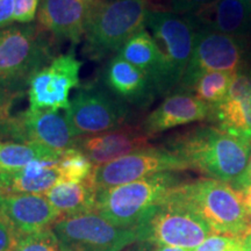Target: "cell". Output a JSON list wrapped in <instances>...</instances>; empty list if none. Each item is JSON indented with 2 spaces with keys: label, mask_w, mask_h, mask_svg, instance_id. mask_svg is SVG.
Segmentation results:
<instances>
[{
  "label": "cell",
  "mask_w": 251,
  "mask_h": 251,
  "mask_svg": "<svg viewBox=\"0 0 251 251\" xmlns=\"http://www.w3.org/2000/svg\"><path fill=\"white\" fill-rule=\"evenodd\" d=\"M193 251H244L241 236L212 234Z\"/></svg>",
  "instance_id": "28"
},
{
  "label": "cell",
  "mask_w": 251,
  "mask_h": 251,
  "mask_svg": "<svg viewBox=\"0 0 251 251\" xmlns=\"http://www.w3.org/2000/svg\"><path fill=\"white\" fill-rule=\"evenodd\" d=\"M249 185H251V155L249 161H248L246 170L233 181V187L237 191L243 190L244 187L249 186Z\"/></svg>",
  "instance_id": "33"
},
{
  "label": "cell",
  "mask_w": 251,
  "mask_h": 251,
  "mask_svg": "<svg viewBox=\"0 0 251 251\" xmlns=\"http://www.w3.org/2000/svg\"><path fill=\"white\" fill-rule=\"evenodd\" d=\"M61 251H122L141 242L137 227L121 228L96 211L61 218L52 226Z\"/></svg>",
  "instance_id": "8"
},
{
  "label": "cell",
  "mask_w": 251,
  "mask_h": 251,
  "mask_svg": "<svg viewBox=\"0 0 251 251\" xmlns=\"http://www.w3.org/2000/svg\"><path fill=\"white\" fill-rule=\"evenodd\" d=\"M187 169H190V165L171 150L150 147L120 157L105 165L96 166L92 181L99 191L163 172H177Z\"/></svg>",
  "instance_id": "12"
},
{
  "label": "cell",
  "mask_w": 251,
  "mask_h": 251,
  "mask_svg": "<svg viewBox=\"0 0 251 251\" xmlns=\"http://www.w3.org/2000/svg\"><path fill=\"white\" fill-rule=\"evenodd\" d=\"M209 118L219 129L251 142V69L236 74L228 96L212 106Z\"/></svg>",
  "instance_id": "15"
},
{
  "label": "cell",
  "mask_w": 251,
  "mask_h": 251,
  "mask_svg": "<svg viewBox=\"0 0 251 251\" xmlns=\"http://www.w3.org/2000/svg\"><path fill=\"white\" fill-rule=\"evenodd\" d=\"M124 251H153V246L149 242H137L133 246L126 248Z\"/></svg>",
  "instance_id": "36"
},
{
  "label": "cell",
  "mask_w": 251,
  "mask_h": 251,
  "mask_svg": "<svg viewBox=\"0 0 251 251\" xmlns=\"http://www.w3.org/2000/svg\"><path fill=\"white\" fill-rule=\"evenodd\" d=\"M149 12L148 0H89L84 54L94 61L117 55L146 29Z\"/></svg>",
  "instance_id": "2"
},
{
  "label": "cell",
  "mask_w": 251,
  "mask_h": 251,
  "mask_svg": "<svg viewBox=\"0 0 251 251\" xmlns=\"http://www.w3.org/2000/svg\"><path fill=\"white\" fill-rule=\"evenodd\" d=\"M150 147L149 136L142 127L128 124L102 134L79 137L76 148L85 153L94 166H101Z\"/></svg>",
  "instance_id": "16"
},
{
  "label": "cell",
  "mask_w": 251,
  "mask_h": 251,
  "mask_svg": "<svg viewBox=\"0 0 251 251\" xmlns=\"http://www.w3.org/2000/svg\"><path fill=\"white\" fill-rule=\"evenodd\" d=\"M56 164L61 175V181L67 183H80L90 179L96 168L89 157L77 148L64 150Z\"/></svg>",
  "instance_id": "26"
},
{
  "label": "cell",
  "mask_w": 251,
  "mask_h": 251,
  "mask_svg": "<svg viewBox=\"0 0 251 251\" xmlns=\"http://www.w3.org/2000/svg\"><path fill=\"white\" fill-rule=\"evenodd\" d=\"M169 147L190 169L226 183L234 181L246 170L251 155V142L213 126H199L185 131Z\"/></svg>",
  "instance_id": "1"
},
{
  "label": "cell",
  "mask_w": 251,
  "mask_h": 251,
  "mask_svg": "<svg viewBox=\"0 0 251 251\" xmlns=\"http://www.w3.org/2000/svg\"><path fill=\"white\" fill-rule=\"evenodd\" d=\"M247 59L248 49L242 37L209 29H197L192 58L177 91L188 92L194 81L206 72L238 74L246 67Z\"/></svg>",
  "instance_id": "10"
},
{
  "label": "cell",
  "mask_w": 251,
  "mask_h": 251,
  "mask_svg": "<svg viewBox=\"0 0 251 251\" xmlns=\"http://www.w3.org/2000/svg\"><path fill=\"white\" fill-rule=\"evenodd\" d=\"M43 29L33 24L0 30V87L15 97L28 89L31 77L51 61Z\"/></svg>",
  "instance_id": "5"
},
{
  "label": "cell",
  "mask_w": 251,
  "mask_h": 251,
  "mask_svg": "<svg viewBox=\"0 0 251 251\" xmlns=\"http://www.w3.org/2000/svg\"><path fill=\"white\" fill-rule=\"evenodd\" d=\"M211 111V106L192 93L177 91L166 97L158 107L147 115L141 127L150 137L178 126L205 120L209 118Z\"/></svg>",
  "instance_id": "19"
},
{
  "label": "cell",
  "mask_w": 251,
  "mask_h": 251,
  "mask_svg": "<svg viewBox=\"0 0 251 251\" xmlns=\"http://www.w3.org/2000/svg\"><path fill=\"white\" fill-rule=\"evenodd\" d=\"M0 215L17 234H31L51 228L61 219L43 194L0 196Z\"/></svg>",
  "instance_id": "17"
},
{
  "label": "cell",
  "mask_w": 251,
  "mask_h": 251,
  "mask_svg": "<svg viewBox=\"0 0 251 251\" xmlns=\"http://www.w3.org/2000/svg\"><path fill=\"white\" fill-rule=\"evenodd\" d=\"M89 0H42L39 26L59 41L78 45L85 35Z\"/></svg>",
  "instance_id": "20"
},
{
  "label": "cell",
  "mask_w": 251,
  "mask_h": 251,
  "mask_svg": "<svg viewBox=\"0 0 251 251\" xmlns=\"http://www.w3.org/2000/svg\"><path fill=\"white\" fill-rule=\"evenodd\" d=\"M1 136L13 142L37 143L58 151L76 148L79 140L64 114L29 108L14 117L0 119Z\"/></svg>",
  "instance_id": "11"
},
{
  "label": "cell",
  "mask_w": 251,
  "mask_h": 251,
  "mask_svg": "<svg viewBox=\"0 0 251 251\" xmlns=\"http://www.w3.org/2000/svg\"><path fill=\"white\" fill-rule=\"evenodd\" d=\"M118 55L144 72L155 86L157 94L163 93L164 62L155 40L148 30L143 29L135 34L125 43Z\"/></svg>",
  "instance_id": "22"
},
{
  "label": "cell",
  "mask_w": 251,
  "mask_h": 251,
  "mask_svg": "<svg viewBox=\"0 0 251 251\" xmlns=\"http://www.w3.org/2000/svg\"><path fill=\"white\" fill-rule=\"evenodd\" d=\"M0 142H1V141H0Z\"/></svg>",
  "instance_id": "39"
},
{
  "label": "cell",
  "mask_w": 251,
  "mask_h": 251,
  "mask_svg": "<svg viewBox=\"0 0 251 251\" xmlns=\"http://www.w3.org/2000/svg\"><path fill=\"white\" fill-rule=\"evenodd\" d=\"M168 197L202 219L213 234L241 236L251 225L241 193L226 181L202 178L180 183Z\"/></svg>",
  "instance_id": "3"
},
{
  "label": "cell",
  "mask_w": 251,
  "mask_h": 251,
  "mask_svg": "<svg viewBox=\"0 0 251 251\" xmlns=\"http://www.w3.org/2000/svg\"><path fill=\"white\" fill-rule=\"evenodd\" d=\"M147 27L151 31L164 62L162 96L177 91L192 58L197 29L186 15L150 11Z\"/></svg>",
  "instance_id": "6"
},
{
  "label": "cell",
  "mask_w": 251,
  "mask_h": 251,
  "mask_svg": "<svg viewBox=\"0 0 251 251\" xmlns=\"http://www.w3.org/2000/svg\"><path fill=\"white\" fill-rule=\"evenodd\" d=\"M137 227L141 242L188 250H194L213 234L202 219L169 197L151 209Z\"/></svg>",
  "instance_id": "7"
},
{
  "label": "cell",
  "mask_w": 251,
  "mask_h": 251,
  "mask_svg": "<svg viewBox=\"0 0 251 251\" xmlns=\"http://www.w3.org/2000/svg\"><path fill=\"white\" fill-rule=\"evenodd\" d=\"M81 62L75 54L56 56L31 77L27 89L29 109L58 112L70 106V92L79 87Z\"/></svg>",
  "instance_id": "13"
},
{
  "label": "cell",
  "mask_w": 251,
  "mask_h": 251,
  "mask_svg": "<svg viewBox=\"0 0 251 251\" xmlns=\"http://www.w3.org/2000/svg\"><path fill=\"white\" fill-rule=\"evenodd\" d=\"M12 251H61V248L51 227L31 234H18Z\"/></svg>",
  "instance_id": "27"
},
{
  "label": "cell",
  "mask_w": 251,
  "mask_h": 251,
  "mask_svg": "<svg viewBox=\"0 0 251 251\" xmlns=\"http://www.w3.org/2000/svg\"><path fill=\"white\" fill-rule=\"evenodd\" d=\"M100 81L115 98L133 107H147L157 94L148 76L118 54L102 68Z\"/></svg>",
  "instance_id": "14"
},
{
  "label": "cell",
  "mask_w": 251,
  "mask_h": 251,
  "mask_svg": "<svg viewBox=\"0 0 251 251\" xmlns=\"http://www.w3.org/2000/svg\"><path fill=\"white\" fill-rule=\"evenodd\" d=\"M250 1H251V0H250Z\"/></svg>",
  "instance_id": "40"
},
{
  "label": "cell",
  "mask_w": 251,
  "mask_h": 251,
  "mask_svg": "<svg viewBox=\"0 0 251 251\" xmlns=\"http://www.w3.org/2000/svg\"><path fill=\"white\" fill-rule=\"evenodd\" d=\"M178 184L179 178L175 172H163L102 188L97 194L96 212L118 227H136Z\"/></svg>",
  "instance_id": "4"
},
{
  "label": "cell",
  "mask_w": 251,
  "mask_h": 251,
  "mask_svg": "<svg viewBox=\"0 0 251 251\" xmlns=\"http://www.w3.org/2000/svg\"><path fill=\"white\" fill-rule=\"evenodd\" d=\"M40 8V0H14V23L31 24Z\"/></svg>",
  "instance_id": "29"
},
{
  "label": "cell",
  "mask_w": 251,
  "mask_h": 251,
  "mask_svg": "<svg viewBox=\"0 0 251 251\" xmlns=\"http://www.w3.org/2000/svg\"><path fill=\"white\" fill-rule=\"evenodd\" d=\"M235 76L236 74L226 71L206 72L194 81L188 93L212 107L226 99Z\"/></svg>",
  "instance_id": "25"
},
{
  "label": "cell",
  "mask_w": 251,
  "mask_h": 251,
  "mask_svg": "<svg viewBox=\"0 0 251 251\" xmlns=\"http://www.w3.org/2000/svg\"><path fill=\"white\" fill-rule=\"evenodd\" d=\"M61 181L56 162H33L20 170L0 174V196L45 194Z\"/></svg>",
  "instance_id": "21"
},
{
  "label": "cell",
  "mask_w": 251,
  "mask_h": 251,
  "mask_svg": "<svg viewBox=\"0 0 251 251\" xmlns=\"http://www.w3.org/2000/svg\"><path fill=\"white\" fill-rule=\"evenodd\" d=\"M171 11L177 14H188L214 0H168Z\"/></svg>",
  "instance_id": "30"
},
{
  "label": "cell",
  "mask_w": 251,
  "mask_h": 251,
  "mask_svg": "<svg viewBox=\"0 0 251 251\" xmlns=\"http://www.w3.org/2000/svg\"><path fill=\"white\" fill-rule=\"evenodd\" d=\"M14 23V0H0V30Z\"/></svg>",
  "instance_id": "32"
},
{
  "label": "cell",
  "mask_w": 251,
  "mask_h": 251,
  "mask_svg": "<svg viewBox=\"0 0 251 251\" xmlns=\"http://www.w3.org/2000/svg\"><path fill=\"white\" fill-rule=\"evenodd\" d=\"M185 15L196 29H209L242 39L251 34L250 0H214Z\"/></svg>",
  "instance_id": "18"
},
{
  "label": "cell",
  "mask_w": 251,
  "mask_h": 251,
  "mask_svg": "<svg viewBox=\"0 0 251 251\" xmlns=\"http://www.w3.org/2000/svg\"><path fill=\"white\" fill-rule=\"evenodd\" d=\"M153 251H193L183 248H175V247H153Z\"/></svg>",
  "instance_id": "38"
},
{
  "label": "cell",
  "mask_w": 251,
  "mask_h": 251,
  "mask_svg": "<svg viewBox=\"0 0 251 251\" xmlns=\"http://www.w3.org/2000/svg\"><path fill=\"white\" fill-rule=\"evenodd\" d=\"M241 237H242V241H243L244 251H251V225L250 227L246 230V233L241 235Z\"/></svg>",
  "instance_id": "37"
},
{
  "label": "cell",
  "mask_w": 251,
  "mask_h": 251,
  "mask_svg": "<svg viewBox=\"0 0 251 251\" xmlns=\"http://www.w3.org/2000/svg\"><path fill=\"white\" fill-rule=\"evenodd\" d=\"M238 192L241 193V199H242L244 208L251 218V185L244 187L243 190L238 191Z\"/></svg>",
  "instance_id": "35"
},
{
  "label": "cell",
  "mask_w": 251,
  "mask_h": 251,
  "mask_svg": "<svg viewBox=\"0 0 251 251\" xmlns=\"http://www.w3.org/2000/svg\"><path fill=\"white\" fill-rule=\"evenodd\" d=\"M17 235L13 227L0 215V251H12Z\"/></svg>",
  "instance_id": "31"
},
{
  "label": "cell",
  "mask_w": 251,
  "mask_h": 251,
  "mask_svg": "<svg viewBox=\"0 0 251 251\" xmlns=\"http://www.w3.org/2000/svg\"><path fill=\"white\" fill-rule=\"evenodd\" d=\"M13 94H11L7 91L0 87V119L4 118L6 108L9 107V101L13 99Z\"/></svg>",
  "instance_id": "34"
},
{
  "label": "cell",
  "mask_w": 251,
  "mask_h": 251,
  "mask_svg": "<svg viewBox=\"0 0 251 251\" xmlns=\"http://www.w3.org/2000/svg\"><path fill=\"white\" fill-rule=\"evenodd\" d=\"M62 153L37 143L0 142V174L20 170L33 162H58Z\"/></svg>",
  "instance_id": "24"
},
{
  "label": "cell",
  "mask_w": 251,
  "mask_h": 251,
  "mask_svg": "<svg viewBox=\"0 0 251 251\" xmlns=\"http://www.w3.org/2000/svg\"><path fill=\"white\" fill-rule=\"evenodd\" d=\"M64 115L75 134L78 137H86L128 125L131 109L102 85L87 84L77 87Z\"/></svg>",
  "instance_id": "9"
},
{
  "label": "cell",
  "mask_w": 251,
  "mask_h": 251,
  "mask_svg": "<svg viewBox=\"0 0 251 251\" xmlns=\"http://www.w3.org/2000/svg\"><path fill=\"white\" fill-rule=\"evenodd\" d=\"M98 190L92 177L80 183L59 181L45 196L51 206L61 214V218L94 212L97 206Z\"/></svg>",
  "instance_id": "23"
}]
</instances>
